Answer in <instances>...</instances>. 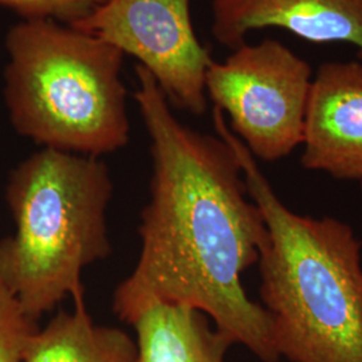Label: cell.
Listing matches in <instances>:
<instances>
[{
	"label": "cell",
	"mask_w": 362,
	"mask_h": 362,
	"mask_svg": "<svg viewBox=\"0 0 362 362\" xmlns=\"http://www.w3.org/2000/svg\"><path fill=\"white\" fill-rule=\"evenodd\" d=\"M136 77L153 172L139 226L140 255L117 286L115 314L132 325L156 303L189 306L260 361H279L270 317L242 284L267 246L269 231L238 156L220 136L181 124L143 66L136 65Z\"/></svg>",
	"instance_id": "obj_1"
},
{
	"label": "cell",
	"mask_w": 362,
	"mask_h": 362,
	"mask_svg": "<svg viewBox=\"0 0 362 362\" xmlns=\"http://www.w3.org/2000/svg\"><path fill=\"white\" fill-rule=\"evenodd\" d=\"M218 136L238 156L269 231L259 259L262 306L274 346L290 362H362L361 242L349 224L291 211L219 109Z\"/></svg>",
	"instance_id": "obj_2"
},
{
	"label": "cell",
	"mask_w": 362,
	"mask_h": 362,
	"mask_svg": "<svg viewBox=\"0 0 362 362\" xmlns=\"http://www.w3.org/2000/svg\"><path fill=\"white\" fill-rule=\"evenodd\" d=\"M115 184L101 157L42 148L13 169L7 200L15 233L0 242V276L27 315L85 299L82 272L112 254Z\"/></svg>",
	"instance_id": "obj_3"
},
{
	"label": "cell",
	"mask_w": 362,
	"mask_h": 362,
	"mask_svg": "<svg viewBox=\"0 0 362 362\" xmlns=\"http://www.w3.org/2000/svg\"><path fill=\"white\" fill-rule=\"evenodd\" d=\"M6 49L4 101L21 136L94 157L128 145L124 54L115 46L54 19H22Z\"/></svg>",
	"instance_id": "obj_4"
},
{
	"label": "cell",
	"mask_w": 362,
	"mask_h": 362,
	"mask_svg": "<svg viewBox=\"0 0 362 362\" xmlns=\"http://www.w3.org/2000/svg\"><path fill=\"white\" fill-rule=\"evenodd\" d=\"M313 69L276 39L233 49L212 61L206 93L255 158L274 163L302 145Z\"/></svg>",
	"instance_id": "obj_5"
},
{
	"label": "cell",
	"mask_w": 362,
	"mask_h": 362,
	"mask_svg": "<svg viewBox=\"0 0 362 362\" xmlns=\"http://www.w3.org/2000/svg\"><path fill=\"white\" fill-rule=\"evenodd\" d=\"M70 26L134 57L170 106L196 116L207 110L214 59L194 33L191 0H105Z\"/></svg>",
	"instance_id": "obj_6"
},
{
	"label": "cell",
	"mask_w": 362,
	"mask_h": 362,
	"mask_svg": "<svg viewBox=\"0 0 362 362\" xmlns=\"http://www.w3.org/2000/svg\"><path fill=\"white\" fill-rule=\"evenodd\" d=\"M302 165L362 182V61H330L313 77Z\"/></svg>",
	"instance_id": "obj_7"
},
{
	"label": "cell",
	"mask_w": 362,
	"mask_h": 362,
	"mask_svg": "<svg viewBox=\"0 0 362 362\" xmlns=\"http://www.w3.org/2000/svg\"><path fill=\"white\" fill-rule=\"evenodd\" d=\"M263 28L317 45L344 43L362 61V0H212V34L236 49Z\"/></svg>",
	"instance_id": "obj_8"
},
{
	"label": "cell",
	"mask_w": 362,
	"mask_h": 362,
	"mask_svg": "<svg viewBox=\"0 0 362 362\" xmlns=\"http://www.w3.org/2000/svg\"><path fill=\"white\" fill-rule=\"evenodd\" d=\"M137 362H224L233 339L189 306L156 303L132 324Z\"/></svg>",
	"instance_id": "obj_9"
},
{
	"label": "cell",
	"mask_w": 362,
	"mask_h": 362,
	"mask_svg": "<svg viewBox=\"0 0 362 362\" xmlns=\"http://www.w3.org/2000/svg\"><path fill=\"white\" fill-rule=\"evenodd\" d=\"M23 362H137V346L124 330L94 322L79 299L37 330Z\"/></svg>",
	"instance_id": "obj_10"
},
{
	"label": "cell",
	"mask_w": 362,
	"mask_h": 362,
	"mask_svg": "<svg viewBox=\"0 0 362 362\" xmlns=\"http://www.w3.org/2000/svg\"><path fill=\"white\" fill-rule=\"evenodd\" d=\"M38 329L0 276V362H23Z\"/></svg>",
	"instance_id": "obj_11"
},
{
	"label": "cell",
	"mask_w": 362,
	"mask_h": 362,
	"mask_svg": "<svg viewBox=\"0 0 362 362\" xmlns=\"http://www.w3.org/2000/svg\"><path fill=\"white\" fill-rule=\"evenodd\" d=\"M105 0H0V6L18 13L23 21L54 19L71 25L98 7Z\"/></svg>",
	"instance_id": "obj_12"
},
{
	"label": "cell",
	"mask_w": 362,
	"mask_h": 362,
	"mask_svg": "<svg viewBox=\"0 0 362 362\" xmlns=\"http://www.w3.org/2000/svg\"><path fill=\"white\" fill-rule=\"evenodd\" d=\"M361 185H362V182H361Z\"/></svg>",
	"instance_id": "obj_13"
}]
</instances>
